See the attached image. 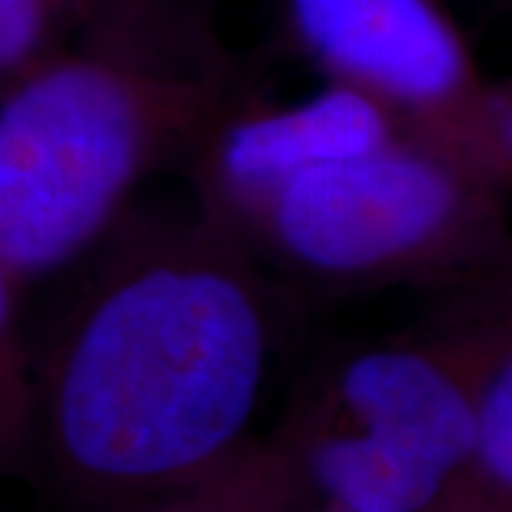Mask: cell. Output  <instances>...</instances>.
Here are the masks:
<instances>
[{"label": "cell", "mask_w": 512, "mask_h": 512, "mask_svg": "<svg viewBox=\"0 0 512 512\" xmlns=\"http://www.w3.org/2000/svg\"><path fill=\"white\" fill-rule=\"evenodd\" d=\"M114 231L35 348L37 464L106 510L251 439L279 325L265 265L200 211Z\"/></svg>", "instance_id": "cell-1"}, {"label": "cell", "mask_w": 512, "mask_h": 512, "mask_svg": "<svg viewBox=\"0 0 512 512\" xmlns=\"http://www.w3.org/2000/svg\"><path fill=\"white\" fill-rule=\"evenodd\" d=\"M251 100L214 0H100L0 94V254L20 285L106 242L140 185Z\"/></svg>", "instance_id": "cell-2"}, {"label": "cell", "mask_w": 512, "mask_h": 512, "mask_svg": "<svg viewBox=\"0 0 512 512\" xmlns=\"http://www.w3.org/2000/svg\"><path fill=\"white\" fill-rule=\"evenodd\" d=\"M504 197L402 134L296 171L225 234L322 291H476L510 262Z\"/></svg>", "instance_id": "cell-3"}, {"label": "cell", "mask_w": 512, "mask_h": 512, "mask_svg": "<svg viewBox=\"0 0 512 512\" xmlns=\"http://www.w3.org/2000/svg\"><path fill=\"white\" fill-rule=\"evenodd\" d=\"M510 296L456 328L345 353L274 433L316 504L345 512H427L470 453L476 390L510 333Z\"/></svg>", "instance_id": "cell-4"}, {"label": "cell", "mask_w": 512, "mask_h": 512, "mask_svg": "<svg viewBox=\"0 0 512 512\" xmlns=\"http://www.w3.org/2000/svg\"><path fill=\"white\" fill-rule=\"evenodd\" d=\"M288 29L328 83L376 100L407 137L510 191V83L481 77L439 0H288Z\"/></svg>", "instance_id": "cell-5"}, {"label": "cell", "mask_w": 512, "mask_h": 512, "mask_svg": "<svg viewBox=\"0 0 512 512\" xmlns=\"http://www.w3.org/2000/svg\"><path fill=\"white\" fill-rule=\"evenodd\" d=\"M402 134L390 111L348 86L328 83L325 92L274 109L254 97L191 157L197 211L228 231L296 171L365 154Z\"/></svg>", "instance_id": "cell-6"}, {"label": "cell", "mask_w": 512, "mask_h": 512, "mask_svg": "<svg viewBox=\"0 0 512 512\" xmlns=\"http://www.w3.org/2000/svg\"><path fill=\"white\" fill-rule=\"evenodd\" d=\"M313 495L276 433L251 436L208 473L109 512H302Z\"/></svg>", "instance_id": "cell-7"}, {"label": "cell", "mask_w": 512, "mask_h": 512, "mask_svg": "<svg viewBox=\"0 0 512 512\" xmlns=\"http://www.w3.org/2000/svg\"><path fill=\"white\" fill-rule=\"evenodd\" d=\"M427 512H512V330L478 376L470 453Z\"/></svg>", "instance_id": "cell-8"}, {"label": "cell", "mask_w": 512, "mask_h": 512, "mask_svg": "<svg viewBox=\"0 0 512 512\" xmlns=\"http://www.w3.org/2000/svg\"><path fill=\"white\" fill-rule=\"evenodd\" d=\"M20 291L0 254V478L37 467V356L20 319Z\"/></svg>", "instance_id": "cell-9"}, {"label": "cell", "mask_w": 512, "mask_h": 512, "mask_svg": "<svg viewBox=\"0 0 512 512\" xmlns=\"http://www.w3.org/2000/svg\"><path fill=\"white\" fill-rule=\"evenodd\" d=\"M100 0H0V94L57 55Z\"/></svg>", "instance_id": "cell-10"}, {"label": "cell", "mask_w": 512, "mask_h": 512, "mask_svg": "<svg viewBox=\"0 0 512 512\" xmlns=\"http://www.w3.org/2000/svg\"><path fill=\"white\" fill-rule=\"evenodd\" d=\"M302 512H345V510H336V507H328V504H316V501H313L311 507H305Z\"/></svg>", "instance_id": "cell-11"}]
</instances>
